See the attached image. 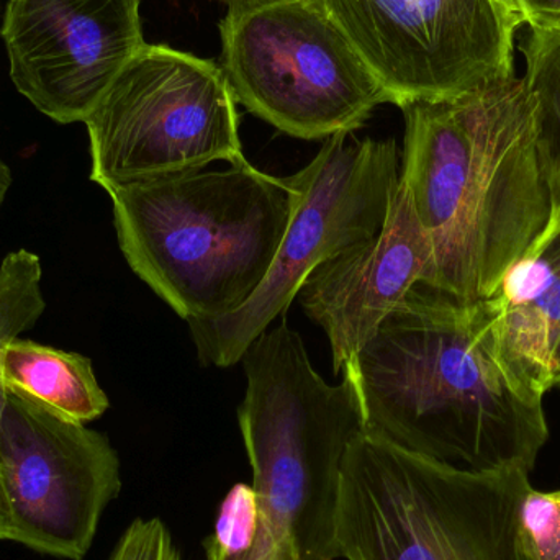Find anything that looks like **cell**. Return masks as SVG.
<instances>
[{
    "instance_id": "cell-5",
    "label": "cell",
    "mask_w": 560,
    "mask_h": 560,
    "mask_svg": "<svg viewBox=\"0 0 560 560\" xmlns=\"http://www.w3.org/2000/svg\"><path fill=\"white\" fill-rule=\"evenodd\" d=\"M525 470L469 472L362 431L341 469L335 539L346 560H535Z\"/></svg>"
},
{
    "instance_id": "cell-7",
    "label": "cell",
    "mask_w": 560,
    "mask_h": 560,
    "mask_svg": "<svg viewBox=\"0 0 560 560\" xmlns=\"http://www.w3.org/2000/svg\"><path fill=\"white\" fill-rule=\"evenodd\" d=\"M236 104L222 66L147 43L84 121L92 183L108 192L215 161L245 163Z\"/></svg>"
},
{
    "instance_id": "cell-10",
    "label": "cell",
    "mask_w": 560,
    "mask_h": 560,
    "mask_svg": "<svg viewBox=\"0 0 560 560\" xmlns=\"http://www.w3.org/2000/svg\"><path fill=\"white\" fill-rule=\"evenodd\" d=\"M0 479L19 545L82 560L121 489L120 459L105 434L7 390Z\"/></svg>"
},
{
    "instance_id": "cell-15",
    "label": "cell",
    "mask_w": 560,
    "mask_h": 560,
    "mask_svg": "<svg viewBox=\"0 0 560 560\" xmlns=\"http://www.w3.org/2000/svg\"><path fill=\"white\" fill-rule=\"evenodd\" d=\"M523 51L522 79L535 104L539 151L556 209L560 207V28H532Z\"/></svg>"
},
{
    "instance_id": "cell-11",
    "label": "cell",
    "mask_w": 560,
    "mask_h": 560,
    "mask_svg": "<svg viewBox=\"0 0 560 560\" xmlns=\"http://www.w3.org/2000/svg\"><path fill=\"white\" fill-rule=\"evenodd\" d=\"M141 0H9L0 36L16 91L56 124L88 120L147 45Z\"/></svg>"
},
{
    "instance_id": "cell-18",
    "label": "cell",
    "mask_w": 560,
    "mask_h": 560,
    "mask_svg": "<svg viewBox=\"0 0 560 560\" xmlns=\"http://www.w3.org/2000/svg\"><path fill=\"white\" fill-rule=\"evenodd\" d=\"M523 535L535 560H552L560 552V490L529 489L520 509Z\"/></svg>"
},
{
    "instance_id": "cell-24",
    "label": "cell",
    "mask_w": 560,
    "mask_h": 560,
    "mask_svg": "<svg viewBox=\"0 0 560 560\" xmlns=\"http://www.w3.org/2000/svg\"><path fill=\"white\" fill-rule=\"evenodd\" d=\"M500 2L505 3L506 7L520 13L518 0H500ZM520 15H522V13H520Z\"/></svg>"
},
{
    "instance_id": "cell-12",
    "label": "cell",
    "mask_w": 560,
    "mask_h": 560,
    "mask_svg": "<svg viewBox=\"0 0 560 560\" xmlns=\"http://www.w3.org/2000/svg\"><path fill=\"white\" fill-rule=\"evenodd\" d=\"M431 279L433 248L400 179L381 232L319 265L296 296L328 336L332 369L342 374L408 293Z\"/></svg>"
},
{
    "instance_id": "cell-21",
    "label": "cell",
    "mask_w": 560,
    "mask_h": 560,
    "mask_svg": "<svg viewBox=\"0 0 560 560\" xmlns=\"http://www.w3.org/2000/svg\"><path fill=\"white\" fill-rule=\"evenodd\" d=\"M0 541L19 542L15 520H13L12 509H10L9 497H7L2 479H0Z\"/></svg>"
},
{
    "instance_id": "cell-2",
    "label": "cell",
    "mask_w": 560,
    "mask_h": 560,
    "mask_svg": "<svg viewBox=\"0 0 560 560\" xmlns=\"http://www.w3.org/2000/svg\"><path fill=\"white\" fill-rule=\"evenodd\" d=\"M400 108V179L433 248L428 287L490 299L552 215L532 95L512 78Z\"/></svg>"
},
{
    "instance_id": "cell-4",
    "label": "cell",
    "mask_w": 560,
    "mask_h": 560,
    "mask_svg": "<svg viewBox=\"0 0 560 560\" xmlns=\"http://www.w3.org/2000/svg\"><path fill=\"white\" fill-rule=\"evenodd\" d=\"M240 431L275 560H336L335 526L346 453L365 430L354 385H329L299 331L282 322L242 358Z\"/></svg>"
},
{
    "instance_id": "cell-13",
    "label": "cell",
    "mask_w": 560,
    "mask_h": 560,
    "mask_svg": "<svg viewBox=\"0 0 560 560\" xmlns=\"http://www.w3.org/2000/svg\"><path fill=\"white\" fill-rule=\"evenodd\" d=\"M489 300L503 361L545 398L555 388L560 342V207Z\"/></svg>"
},
{
    "instance_id": "cell-20",
    "label": "cell",
    "mask_w": 560,
    "mask_h": 560,
    "mask_svg": "<svg viewBox=\"0 0 560 560\" xmlns=\"http://www.w3.org/2000/svg\"><path fill=\"white\" fill-rule=\"evenodd\" d=\"M518 9L529 28H560V0H518Z\"/></svg>"
},
{
    "instance_id": "cell-6",
    "label": "cell",
    "mask_w": 560,
    "mask_h": 560,
    "mask_svg": "<svg viewBox=\"0 0 560 560\" xmlns=\"http://www.w3.org/2000/svg\"><path fill=\"white\" fill-rule=\"evenodd\" d=\"M236 102L282 133H352L390 95L322 0H243L220 22Z\"/></svg>"
},
{
    "instance_id": "cell-25",
    "label": "cell",
    "mask_w": 560,
    "mask_h": 560,
    "mask_svg": "<svg viewBox=\"0 0 560 560\" xmlns=\"http://www.w3.org/2000/svg\"><path fill=\"white\" fill-rule=\"evenodd\" d=\"M223 2L229 3V5H232V3L243 2V0H223Z\"/></svg>"
},
{
    "instance_id": "cell-8",
    "label": "cell",
    "mask_w": 560,
    "mask_h": 560,
    "mask_svg": "<svg viewBox=\"0 0 560 560\" xmlns=\"http://www.w3.org/2000/svg\"><path fill=\"white\" fill-rule=\"evenodd\" d=\"M395 140L326 138L308 166L287 177L293 187L289 226L278 255L252 299L226 316L190 319L203 365L230 368L285 315L306 278L328 259L381 232L400 183Z\"/></svg>"
},
{
    "instance_id": "cell-9",
    "label": "cell",
    "mask_w": 560,
    "mask_h": 560,
    "mask_svg": "<svg viewBox=\"0 0 560 560\" xmlns=\"http://www.w3.org/2000/svg\"><path fill=\"white\" fill-rule=\"evenodd\" d=\"M397 107L515 78L523 16L500 0H322Z\"/></svg>"
},
{
    "instance_id": "cell-14",
    "label": "cell",
    "mask_w": 560,
    "mask_h": 560,
    "mask_svg": "<svg viewBox=\"0 0 560 560\" xmlns=\"http://www.w3.org/2000/svg\"><path fill=\"white\" fill-rule=\"evenodd\" d=\"M7 390L38 401L79 423H91L110 407L92 361L30 339H13L2 354Z\"/></svg>"
},
{
    "instance_id": "cell-3",
    "label": "cell",
    "mask_w": 560,
    "mask_h": 560,
    "mask_svg": "<svg viewBox=\"0 0 560 560\" xmlns=\"http://www.w3.org/2000/svg\"><path fill=\"white\" fill-rule=\"evenodd\" d=\"M131 271L180 318L242 308L268 276L289 226L293 187L249 161L108 190Z\"/></svg>"
},
{
    "instance_id": "cell-19",
    "label": "cell",
    "mask_w": 560,
    "mask_h": 560,
    "mask_svg": "<svg viewBox=\"0 0 560 560\" xmlns=\"http://www.w3.org/2000/svg\"><path fill=\"white\" fill-rule=\"evenodd\" d=\"M107 560H184L166 523L137 518L130 523Z\"/></svg>"
},
{
    "instance_id": "cell-16",
    "label": "cell",
    "mask_w": 560,
    "mask_h": 560,
    "mask_svg": "<svg viewBox=\"0 0 560 560\" xmlns=\"http://www.w3.org/2000/svg\"><path fill=\"white\" fill-rule=\"evenodd\" d=\"M42 278L39 256L28 249L9 253L0 265V420L7 401L3 349L42 318L46 308Z\"/></svg>"
},
{
    "instance_id": "cell-1",
    "label": "cell",
    "mask_w": 560,
    "mask_h": 560,
    "mask_svg": "<svg viewBox=\"0 0 560 560\" xmlns=\"http://www.w3.org/2000/svg\"><path fill=\"white\" fill-rule=\"evenodd\" d=\"M365 433L469 472H532L549 438L542 397L510 371L489 299L415 287L342 371Z\"/></svg>"
},
{
    "instance_id": "cell-22",
    "label": "cell",
    "mask_w": 560,
    "mask_h": 560,
    "mask_svg": "<svg viewBox=\"0 0 560 560\" xmlns=\"http://www.w3.org/2000/svg\"><path fill=\"white\" fill-rule=\"evenodd\" d=\"M12 183V171H10L9 166L0 160V207H2L3 200H5L7 192H9Z\"/></svg>"
},
{
    "instance_id": "cell-26",
    "label": "cell",
    "mask_w": 560,
    "mask_h": 560,
    "mask_svg": "<svg viewBox=\"0 0 560 560\" xmlns=\"http://www.w3.org/2000/svg\"><path fill=\"white\" fill-rule=\"evenodd\" d=\"M552 560H560V552H559V555H558V556H556V558H555V559H552Z\"/></svg>"
},
{
    "instance_id": "cell-23",
    "label": "cell",
    "mask_w": 560,
    "mask_h": 560,
    "mask_svg": "<svg viewBox=\"0 0 560 560\" xmlns=\"http://www.w3.org/2000/svg\"><path fill=\"white\" fill-rule=\"evenodd\" d=\"M555 388H559L560 390V342L558 348V355H556V381Z\"/></svg>"
},
{
    "instance_id": "cell-17",
    "label": "cell",
    "mask_w": 560,
    "mask_h": 560,
    "mask_svg": "<svg viewBox=\"0 0 560 560\" xmlns=\"http://www.w3.org/2000/svg\"><path fill=\"white\" fill-rule=\"evenodd\" d=\"M207 560H272L262 542L258 493L249 483H236L223 499Z\"/></svg>"
}]
</instances>
